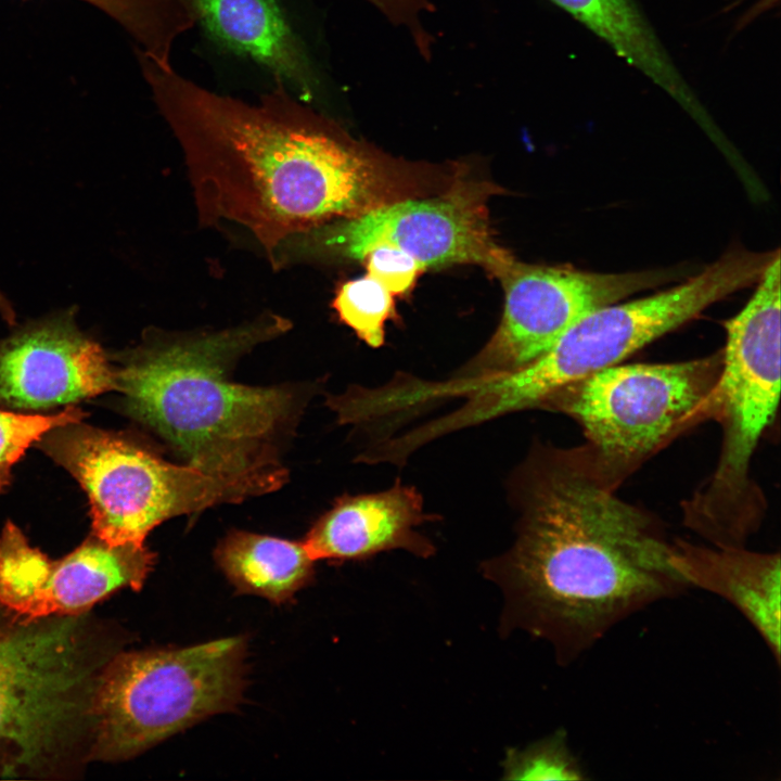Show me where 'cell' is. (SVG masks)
<instances>
[{"instance_id": "6da1fadb", "label": "cell", "mask_w": 781, "mask_h": 781, "mask_svg": "<svg viewBox=\"0 0 781 781\" xmlns=\"http://www.w3.org/2000/svg\"><path fill=\"white\" fill-rule=\"evenodd\" d=\"M139 61L182 150L202 223L241 226L274 256L295 236L382 204L373 163L281 81L248 102L141 52Z\"/></svg>"}, {"instance_id": "7a4b0ae2", "label": "cell", "mask_w": 781, "mask_h": 781, "mask_svg": "<svg viewBox=\"0 0 781 781\" xmlns=\"http://www.w3.org/2000/svg\"><path fill=\"white\" fill-rule=\"evenodd\" d=\"M589 447L539 444L513 471L516 540L505 556L532 629L568 664L627 617L690 586L671 542L620 501Z\"/></svg>"}, {"instance_id": "3957f363", "label": "cell", "mask_w": 781, "mask_h": 781, "mask_svg": "<svg viewBox=\"0 0 781 781\" xmlns=\"http://www.w3.org/2000/svg\"><path fill=\"white\" fill-rule=\"evenodd\" d=\"M285 329V320L267 317L204 336L146 342L116 369V390L189 465L218 477L284 483L271 444L291 417L293 395L236 383L230 369L238 356Z\"/></svg>"}, {"instance_id": "277c9868", "label": "cell", "mask_w": 781, "mask_h": 781, "mask_svg": "<svg viewBox=\"0 0 781 781\" xmlns=\"http://www.w3.org/2000/svg\"><path fill=\"white\" fill-rule=\"evenodd\" d=\"M755 284L745 306L725 322L726 345L709 406L722 424L720 457L712 476L684 505V523L717 547H744L760 521L750 463L779 402L778 249Z\"/></svg>"}, {"instance_id": "5b68a950", "label": "cell", "mask_w": 781, "mask_h": 781, "mask_svg": "<svg viewBox=\"0 0 781 781\" xmlns=\"http://www.w3.org/2000/svg\"><path fill=\"white\" fill-rule=\"evenodd\" d=\"M773 255L729 251L676 286L591 312L535 361L478 381L470 394L473 417L485 422L539 407L556 390L619 363L717 300L756 283Z\"/></svg>"}, {"instance_id": "8992f818", "label": "cell", "mask_w": 781, "mask_h": 781, "mask_svg": "<svg viewBox=\"0 0 781 781\" xmlns=\"http://www.w3.org/2000/svg\"><path fill=\"white\" fill-rule=\"evenodd\" d=\"M243 655V639L232 637L116 656L90 699L97 757L129 758L207 716L232 709L242 694Z\"/></svg>"}, {"instance_id": "52a82bcc", "label": "cell", "mask_w": 781, "mask_h": 781, "mask_svg": "<svg viewBox=\"0 0 781 781\" xmlns=\"http://www.w3.org/2000/svg\"><path fill=\"white\" fill-rule=\"evenodd\" d=\"M38 446L80 483L91 505L93 535L111 546H143L162 522L249 495L241 481L166 462L120 435L69 423Z\"/></svg>"}, {"instance_id": "ba28073f", "label": "cell", "mask_w": 781, "mask_h": 781, "mask_svg": "<svg viewBox=\"0 0 781 781\" xmlns=\"http://www.w3.org/2000/svg\"><path fill=\"white\" fill-rule=\"evenodd\" d=\"M721 353L674 363L615 364L547 397L582 427L596 461L614 484L699 411L709 408Z\"/></svg>"}, {"instance_id": "9c48e42d", "label": "cell", "mask_w": 781, "mask_h": 781, "mask_svg": "<svg viewBox=\"0 0 781 781\" xmlns=\"http://www.w3.org/2000/svg\"><path fill=\"white\" fill-rule=\"evenodd\" d=\"M669 271L603 273L528 265L515 258L497 277L504 291L501 321L481 353L449 380L472 382L518 370L546 354L591 312L669 281Z\"/></svg>"}, {"instance_id": "30bf717a", "label": "cell", "mask_w": 781, "mask_h": 781, "mask_svg": "<svg viewBox=\"0 0 781 781\" xmlns=\"http://www.w3.org/2000/svg\"><path fill=\"white\" fill-rule=\"evenodd\" d=\"M77 624L0 626V751L9 773L51 755L81 712L90 670Z\"/></svg>"}, {"instance_id": "8fae6325", "label": "cell", "mask_w": 781, "mask_h": 781, "mask_svg": "<svg viewBox=\"0 0 781 781\" xmlns=\"http://www.w3.org/2000/svg\"><path fill=\"white\" fill-rule=\"evenodd\" d=\"M307 236L322 251L355 260H362L374 246L392 245L411 255L423 270L475 264L498 277L514 259L494 241L478 190L382 203Z\"/></svg>"}, {"instance_id": "7c38bea8", "label": "cell", "mask_w": 781, "mask_h": 781, "mask_svg": "<svg viewBox=\"0 0 781 781\" xmlns=\"http://www.w3.org/2000/svg\"><path fill=\"white\" fill-rule=\"evenodd\" d=\"M154 560L144 546H111L93 535L51 561L8 522L0 535V604L27 620L77 614L119 588L141 589Z\"/></svg>"}, {"instance_id": "4fadbf2b", "label": "cell", "mask_w": 781, "mask_h": 781, "mask_svg": "<svg viewBox=\"0 0 781 781\" xmlns=\"http://www.w3.org/2000/svg\"><path fill=\"white\" fill-rule=\"evenodd\" d=\"M116 369L66 309L0 340V405L38 410L116 390Z\"/></svg>"}, {"instance_id": "5bb4252c", "label": "cell", "mask_w": 781, "mask_h": 781, "mask_svg": "<svg viewBox=\"0 0 781 781\" xmlns=\"http://www.w3.org/2000/svg\"><path fill=\"white\" fill-rule=\"evenodd\" d=\"M426 521L423 499L399 481L390 488L340 499L307 534L303 545L315 560H357L393 549L432 552L414 529Z\"/></svg>"}, {"instance_id": "9a60e30c", "label": "cell", "mask_w": 781, "mask_h": 781, "mask_svg": "<svg viewBox=\"0 0 781 781\" xmlns=\"http://www.w3.org/2000/svg\"><path fill=\"white\" fill-rule=\"evenodd\" d=\"M670 563L691 587L714 593L735 607L768 648L781 658V561L779 552L746 547L700 546L671 541Z\"/></svg>"}, {"instance_id": "2e32d148", "label": "cell", "mask_w": 781, "mask_h": 781, "mask_svg": "<svg viewBox=\"0 0 781 781\" xmlns=\"http://www.w3.org/2000/svg\"><path fill=\"white\" fill-rule=\"evenodd\" d=\"M200 23L219 44L267 69L311 103L320 77L303 41L276 0H190Z\"/></svg>"}, {"instance_id": "e0dca14e", "label": "cell", "mask_w": 781, "mask_h": 781, "mask_svg": "<svg viewBox=\"0 0 781 781\" xmlns=\"http://www.w3.org/2000/svg\"><path fill=\"white\" fill-rule=\"evenodd\" d=\"M606 42L688 113L710 121L633 0H550Z\"/></svg>"}, {"instance_id": "ac0fdd59", "label": "cell", "mask_w": 781, "mask_h": 781, "mask_svg": "<svg viewBox=\"0 0 781 781\" xmlns=\"http://www.w3.org/2000/svg\"><path fill=\"white\" fill-rule=\"evenodd\" d=\"M216 560L242 592L282 602L312 577L315 560L303 542L232 532L216 550Z\"/></svg>"}, {"instance_id": "d6986e66", "label": "cell", "mask_w": 781, "mask_h": 781, "mask_svg": "<svg viewBox=\"0 0 781 781\" xmlns=\"http://www.w3.org/2000/svg\"><path fill=\"white\" fill-rule=\"evenodd\" d=\"M115 20L141 46L140 52L170 66L176 41L196 23L190 0H84Z\"/></svg>"}, {"instance_id": "ffe728a7", "label": "cell", "mask_w": 781, "mask_h": 781, "mask_svg": "<svg viewBox=\"0 0 781 781\" xmlns=\"http://www.w3.org/2000/svg\"><path fill=\"white\" fill-rule=\"evenodd\" d=\"M393 294L369 274L345 282L333 306L340 319L370 347L383 346L385 322L394 313Z\"/></svg>"}, {"instance_id": "44dd1931", "label": "cell", "mask_w": 781, "mask_h": 781, "mask_svg": "<svg viewBox=\"0 0 781 781\" xmlns=\"http://www.w3.org/2000/svg\"><path fill=\"white\" fill-rule=\"evenodd\" d=\"M511 780H587L589 776L573 754L563 730L535 742L523 751H511L504 764Z\"/></svg>"}, {"instance_id": "7402d4cb", "label": "cell", "mask_w": 781, "mask_h": 781, "mask_svg": "<svg viewBox=\"0 0 781 781\" xmlns=\"http://www.w3.org/2000/svg\"><path fill=\"white\" fill-rule=\"evenodd\" d=\"M86 413L76 407L51 415L18 414L0 410V491L11 482V469L25 450L49 431L79 422Z\"/></svg>"}, {"instance_id": "603a6c76", "label": "cell", "mask_w": 781, "mask_h": 781, "mask_svg": "<svg viewBox=\"0 0 781 781\" xmlns=\"http://www.w3.org/2000/svg\"><path fill=\"white\" fill-rule=\"evenodd\" d=\"M362 260H366L367 274L393 295L409 291L418 273L423 270L411 255L387 244L372 247Z\"/></svg>"}, {"instance_id": "cb8c5ba5", "label": "cell", "mask_w": 781, "mask_h": 781, "mask_svg": "<svg viewBox=\"0 0 781 781\" xmlns=\"http://www.w3.org/2000/svg\"><path fill=\"white\" fill-rule=\"evenodd\" d=\"M385 16L398 25L406 26L414 37L418 47L425 51L428 47L426 34L421 27L422 13L432 11L428 0H367Z\"/></svg>"}, {"instance_id": "d4e9b609", "label": "cell", "mask_w": 781, "mask_h": 781, "mask_svg": "<svg viewBox=\"0 0 781 781\" xmlns=\"http://www.w3.org/2000/svg\"><path fill=\"white\" fill-rule=\"evenodd\" d=\"M0 313L2 318L9 323L14 324L15 322V312L14 309L8 300V298L3 295V293L0 291Z\"/></svg>"}]
</instances>
